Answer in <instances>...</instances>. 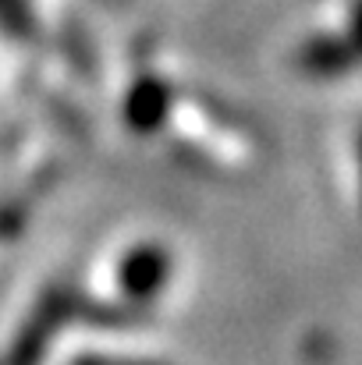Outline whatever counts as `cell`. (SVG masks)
<instances>
[{"mask_svg": "<svg viewBox=\"0 0 362 365\" xmlns=\"http://www.w3.org/2000/svg\"><path fill=\"white\" fill-rule=\"evenodd\" d=\"M171 269H174V259L164 245H142V248H131L121 262V291L131 298V302H153L167 280H171Z\"/></svg>", "mask_w": 362, "mask_h": 365, "instance_id": "1", "label": "cell"}, {"mask_svg": "<svg viewBox=\"0 0 362 365\" xmlns=\"http://www.w3.org/2000/svg\"><path fill=\"white\" fill-rule=\"evenodd\" d=\"M345 36L362 57V0H352V7H348V32Z\"/></svg>", "mask_w": 362, "mask_h": 365, "instance_id": "4", "label": "cell"}, {"mask_svg": "<svg viewBox=\"0 0 362 365\" xmlns=\"http://www.w3.org/2000/svg\"><path fill=\"white\" fill-rule=\"evenodd\" d=\"M171 110V86L156 75H142L124 96V121L131 131H156Z\"/></svg>", "mask_w": 362, "mask_h": 365, "instance_id": "3", "label": "cell"}, {"mask_svg": "<svg viewBox=\"0 0 362 365\" xmlns=\"http://www.w3.org/2000/svg\"><path fill=\"white\" fill-rule=\"evenodd\" d=\"M75 365H146V362H114V359H79Z\"/></svg>", "mask_w": 362, "mask_h": 365, "instance_id": "5", "label": "cell"}, {"mask_svg": "<svg viewBox=\"0 0 362 365\" xmlns=\"http://www.w3.org/2000/svg\"><path fill=\"white\" fill-rule=\"evenodd\" d=\"M295 61L313 78H338L362 64L359 50L348 43V36H313L298 46Z\"/></svg>", "mask_w": 362, "mask_h": 365, "instance_id": "2", "label": "cell"}, {"mask_svg": "<svg viewBox=\"0 0 362 365\" xmlns=\"http://www.w3.org/2000/svg\"><path fill=\"white\" fill-rule=\"evenodd\" d=\"M359 163H362V135H359Z\"/></svg>", "mask_w": 362, "mask_h": 365, "instance_id": "6", "label": "cell"}]
</instances>
